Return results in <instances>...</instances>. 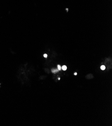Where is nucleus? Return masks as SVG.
Wrapping results in <instances>:
<instances>
[{"label":"nucleus","instance_id":"7ed1b4c3","mask_svg":"<svg viewBox=\"0 0 112 126\" xmlns=\"http://www.w3.org/2000/svg\"><path fill=\"white\" fill-rule=\"evenodd\" d=\"M101 68L102 70H104L105 69V68H106V67H105V66H104V65H102V66H101Z\"/></svg>","mask_w":112,"mask_h":126},{"label":"nucleus","instance_id":"39448f33","mask_svg":"<svg viewBox=\"0 0 112 126\" xmlns=\"http://www.w3.org/2000/svg\"><path fill=\"white\" fill-rule=\"evenodd\" d=\"M44 57H45V58H47V55L46 54H44Z\"/></svg>","mask_w":112,"mask_h":126},{"label":"nucleus","instance_id":"20e7f679","mask_svg":"<svg viewBox=\"0 0 112 126\" xmlns=\"http://www.w3.org/2000/svg\"><path fill=\"white\" fill-rule=\"evenodd\" d=\"M57 67H58V69L59 70H60L61 69V66L60 65H57Z\"/></svg>","mask_w":112,"mask_h":126},{"label":"nucleus","instance_id":"f03ea898","mask_svg":"<svg viewBox=\"0 0 112 126\" xmlns=\"http://www.w3.org/2000/svg\"><path fill=\"white\" fill-rule=\"evenodd\" d=\"M61 69H63V70H66L67 69V67L66 66H65V65H64L63 67H61Z\"/></svg>","mask_w":112,"mask_h":126},{"label":"nucleus","instance_id":"423d86ee","mask_svg":"<svg viewBox=\"0 0 112 126\" xmlns=\"http://www.w3.org/2000/svg\"><path fill=\"white\" fill-rule=\"evenodd\" d=\"M74 75H77V73H74Z\"/></svg>","mask_w":112,"mask_h":126},{"label":"nucleus","instance_id":"f257e3e1","mask_svg":"<svg viewBox=\"0 0 112 126\" xmlns=\"http://www.w3.org/2000/svg\"><path fill=\"white\" fill-rule=\"evenodd\" d=\"M59 71V70L58 69H52L51 70V71L53 72V73H56V72H58Z\"/></svg>","mask_w":112,"mask_h":126}]
</instances>
